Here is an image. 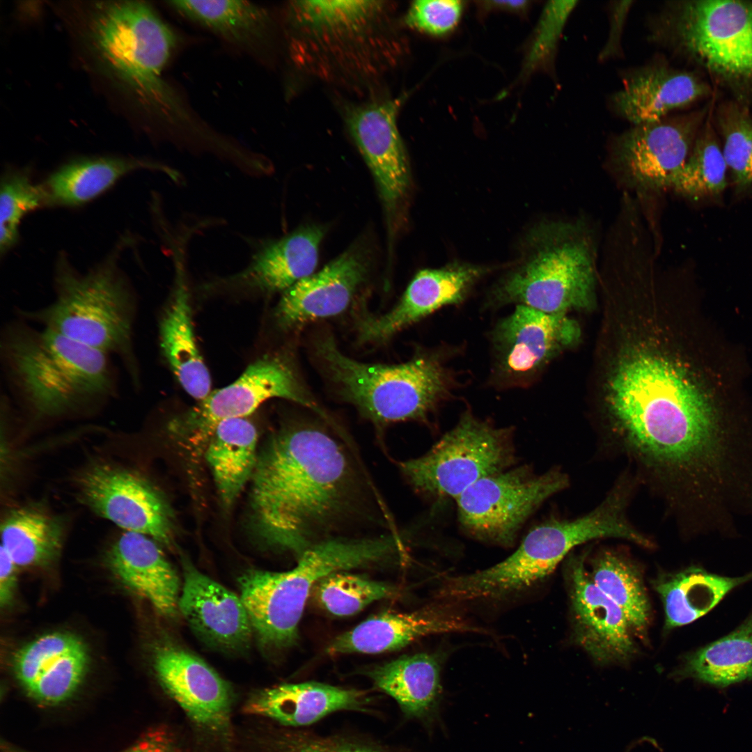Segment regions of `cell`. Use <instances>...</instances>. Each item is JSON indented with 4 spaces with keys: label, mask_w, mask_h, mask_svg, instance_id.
Returning a JSON list of instances; mask_svg holds the SVG:
<instances>
[{
    "label": "cell",
    "mask_w": 752,
    "mask_h": 752,
    "mask_svg": "<svg viewBox=\"0 0 752 752\" xmlns=\"http://www.w3.org/2000/svg\"><path fill=\"white\" fill-rule=\"evenodd\" d=\"M88 663V649L80 638L55 632L21 648L14 656L13 670L29 696L40 703L55 705L75 693Z\"/></svg>",
    "instance_id": "22"
},
{
    "label": "cell",
    "mask_w": 752,
    "mask_h": 752,
    "mask_svg": "<svg viewBox=\"0 0 752 752\" xmlns=\"http://www.w3.org/2000/svg\"><path fill=\"white\" fill-rule=\"evenodd\" d=\"M680 368L639 351L620 363L610 386L611 412L622 441L665 471L689 469L715 447L710 403Z\"/></svg>",
    "instance_id": "2"
},
{
    "label": "cell",
    "mask_w": 752,
    "mask_h": 752,
    "mask_svg": "<svg viewBox=\"0 0 752 752\" xmlns=\"http://www.w3.org/2000/svg\"><path fill=\"white\" fill-rule=\"evenodd\" d=\"M633 1H613L610 6V29L606 43L602 47L598 58L601 61L617 57L620 55L621 39L627 15L632 6Z\"/></svg>",
    "instance_id": "46"
},
{
    "label": "cell",
    "mask_w": 752,
    "mask_h": 752,
    "mask_svg": "<svg viewBox=\"0 0 752 752\" xmlns=\"http://www.w3.org/2000/svg\"><path fill=\"white\" fill-rule=\"evenodd\" d=\"M567 485L566 476L557 470L535 474L522 466L503 471L478 480L456 499L459 522L478 540L510 547L532 513Z\"/></svg>",
    "instance_id": "14"
},
{
    "label": "cell",
    "mask_w": 752,
    "mask_h": 752,
    "mask_svg": "<svg viewBox=\"0 0 752 752\" xmlns=\"http://www.w3.org/2000/svg\"><path fill=\"white\" fill-rule=\"evenodd\" d=\"M677 675L718 687L752 680V613L730 634L688 655Z\"/></svg>",
    "instance_id": "37"
},
{
    "label": "cell",
    "mask_w": 752,
    "mask_h": 752,
    "mask_svg": "<svg viewBox=\"0 0 752 752\" xmlns=\"http://www.w3.org/2000/svg\"><path fill=\"white\" fill-rule=\"evenodd\" d=\"M625 507L620 498L611 494L581 517L536 526L511 555L492 566L495 583L506 593L518 595L550 574L579 545L601 538L630 540L634 530L624 516Z\"/></svg>",
    "instance_id": "13"
},
{
    "label": "cell",
    "mask_w": 752,
    "mask_h": 752,
    "mask_svg": "<svg viewBox=\"0 0 752 752\" xmlns=\"http://www.w3.org/2000/svg\"><path fill=\"white\" fill-rule=\"evenodd\" d=\"M141 168L173 170L134 159L97 157L72 162L52 173L41 184L46 205L77 206L96 198L126 174Z\"/></svg>",
    "instance_id": "34"
},
{
    "label": "cell",
    "mask_w": 752,
    "mask_h": 752,
    "mask_svg": "<svg viewBox=\"0 0 752 752\" xmlns=\"http://www.w3.org/2000/svg\"><path fill=\"white\" fill-rule=\"evenodd\" d=\"M751 578V574L727 577L694 567L658 580L655 588L664 604L666 628L694 622L710 611L730 590Z\"/></svg>",
    "instance_id": "35"
},
{
    "label": "cell",
    "mask_w": 752,
    "mask_h": 752,
    "mask_svg": "<svg viewBox=\"0 0 752 752\" xmlns=\"http://www.w3.org/2000/svg\"><path fill=\"white\" fill-rule=\"evenodd\" d=\"M152 666L163 689L196 724L215 733L227 728L231 688L207 662L180 646L164 644L154 652Z\"/></svg>",
    "instance_id": "20"
},
{
    "label": "cell",
    "mask_w": 752,
    "mask_h": 752,
    "mask_svg": "<svg viewBox=\"0 0 752 752\" xmlns=\"http://www.w3.org/2000/svg\"><path fill=\"white\" fill-rule=\"evenodd\" d=\"M107 561L119 581L146 599L161 616H177L180 581L155 540L123 531L109 548Z\"/></svg>",
    "instance_id": "27"
},
{
    "label": "cell",
    "mask_w": 752,
    "mask_h": 752,
    "mask_svg": "<svg viewBox=\"0 0 752 752\" xmlns=\"http://www.w3.org/2000/svg\"><path fill=\"white\" fill-rule=\"evenodd\" d=\"M46 205L41 185H36L29 173L22 170L5 173L1 182L0 251L1 255L17 242L19 225L29 212Z\"/></svg>",
    "instance_id": "41"
},
{
    "label": "cell",
    "mask_w": 752,
    "mask_h": 752,
    "mask_svg": "<svg viewBox=\"0 0 752 752\" xmlns=\"http://www.w3.org/2000/svg\"><path fill=\"white\" fill-rule=\"evenodd\" d=\"M705 85L694 75L671 68L663 60L631 69L609 105L633 125L659 120L705 94Z\"/></svg>",
    "instance_id": "25"
},
{
    "label": "cell",
    "mask_w": 752,
    "mask_h": 752,
    "mask_svg": "<svg viewBox=\"0 0 752 752\" xmlns=\"http://www.w3.org/2000/svg\"><path fill=\"white\" fill-rule=\"evenodd\" d=\"M123 752H178L173 742L160 733H150Z\"/></svg>",
    "instance_id": "48"
},
{
    "label": "cell",
    "mask_w": 752,
    "mask_h": 752,
    "mask_svg": "<svg viewBox=\"0 0 752 752\" xmlns=\"http://www.w3.org/2000/svg\"><path fill=\"white\" fill-rule=\"evenodd\" d=\"M394 8L386 1H290L284 19L289 57L322 80L369 84L400 56Z\"/></svg>",
    "instance_id": "4"
},
{
    "label": "cell",
    "mask_w": 752,
    "mask_h": 752,
    "mask_svg": "<svg viewBox=\"0 0 752 752\" xmlns=\"http://www.w3.org/2000/svg\"><path fill=\"white\" fill-rule=\"evenodd\" d=\"M324 229L298 228L260 245L242 269L220 281L226 285L258 292H284L313 274Z\"/></svg>",
    "instance_id": "28"
},
{
    "label": "cell",
    "mask_w": 752,
    "mask_h": 752,
    "mask_svg": "<svg viewBox=\"0 0 752 752\" xmlns=\"http://www.w3.org/2000/svg\"><path fill=\"white\" fill-rule=\"evenodd\" d=\"M363 692L318 682L282 684L256 692L245 711L291 728L311 725L343 710L366 711Z\"/></svg>",
    "instance_id": "30"
},
{
    "label": "cell",
    "mask_w": 752,
    "mask_h": 752,
    "mask_svg": "<svg viewBox=\"0 0 752 752\" xmlns=\"http://www.w3.org/2000/svg\"><path fill=\"white\" fill-rule=\"evenodd\" d=\"M171 246L175 268L170 301L159 323L161 351L184 390L199 401L211 392V378L198 349L191 321L184 246Z\"/></svg>",
    "instance_id": "29"
},
{
    "label": "cell",
    "mask_w": 752,
    "mask_h": 752,
    "mask_svg": "<svg viewBox=\"0 0 752 752\" xmlns=\"http://www.w3.org/2000/svg\"><path fill=\"white\" fill-rule=\"evenodd\" d=\"M514 459L512 430L467 410L429 451L400 462L399 468L418 493L456 499L478 480L506 470Z\"/></svg>",
    "instance_id": "11"
},
{
    "label": "cell",
    "mask_w": 752,
    "mask_h": 752,
    "mask_svg": "<svg viewBox=\"0 0 752 752\" xmlns=\"http://www.w3.org/2000/svg\"><path fill=\"white\" fill-rule=\"evenodd\" d=\"M595 251L579 222L545 221L524 235L512 265L492 287L491 307L522 305L550 314L589 301Z\"/></svg>",
    "instance_id": "7"
},
{
    "label": "cell",
    "mask_w": 752,
    "mask_h": 752,
    "mask_svg": "<svg viewBox=\"0 0 752 752\" xmlns=\"http://www.w3.org/2000/svg\"><path fill=\"white\" fill-rule=\"evenodd\" d=\"M281 398L325 414L304 389L283 357L267 354L251 363L230 384L207 397L168 424L171 434L195 457L204 454L212 432L221 422L246 418L264 402Z\"/></svg>",
    "instance_id": "12"
},
{
    "label": "cell",
    "mask_w": 752,
    "mask_h": 752,
    "mask_svg": "<svg viewBox=\"0 0 752 752\" xmlns=\"http://www.w3.org/2000/svg\"><path fill=\"white\" fill-rule=\"evenodd\" d=\"M593 583L625 615L632 632L644 634L650 620V604L641 576L623 558L606 551L593 564Z\"/></svg>",
    "instance_id": "38"
},
{
    "label": "cell",
    "mask_w": 752,
    "mask_h": 752,
    "mask_svg": "<svg viewBox=\"0 0 752 752\" xmlns=\"http://www.w3.org/2000/svg\"><path fill=\"white\" fill-rule=\"evenodd\" d=\"M529 6L528 1H487L480 2L483 10H506L524 13Z\"/></svg>",
    "instance_id": "49"
},
{
    "label": "cell",
    "mask_w": 752,
    "mask_h": 752,
    "mask_svg": "<svg viewBox=\"0 0 752 752\" xmlns=\"http://www.w3.org/2000/svg\"><path fill=\"white\" fill-rule=\"evenodd\" d=\"M698 123L690 114L632 125L612 140L611 160L634 187H671L691 153Z\"/></svg>",
    "instance_id": "17"
},
{
    "label": "cell",
    "mask_w": 752,
    "mask_h": 752,
    "mask_svg": "<svg viewBox=\"0 0 752 752\" xmlns=\"http://www.w3.org/2000/svg\"><path fill=\"white\" fill-rule=\"evenodd\" d=\"M480 632L456 613L441 609L411 613L384 611L335 638L327 652L333 655L377 654L401 649L429 635Z\"/></svg>",
    "instance_id": "26"
},
{
    "label": "cell",
    "mask_w": 752,
    "mask_h": 752,
    "mask_svg": "<svg viewBox=\"0 0 752 752\" xmlns=\"http://www.w3.org/2000/svg\"><path fill=\"white\" fill-rule=\"evenodd\" d=\"M491 270L489 266L459 261L420 270L391 311L379 316L366 314L359 319L360 340L384 341L439 308L462 303Z\"/></svg>",
    "instance_id": "18"
},
{
    "label": "cell",
    "mask_w": 752,
    "mask_h": 752,
    "mask_svg": "<svg viewBox=\"0 0 752 752\" xmlns=\"http://www.w3.org/2000/svg\"><path fill=\"white\" fill-rule=\"evenodd\" d=\"M265 752H391L371 741L341 735H320L284 726L266 739Z\"/></svg>",
    "instance_id": "42"
},
{
    "label": "cell",
    "mask_w": 752,
    "mask_h": 752,
    "mask_svg": "<svg viewBox=\"0 0 752 752\" xmlns=\"http://www.w3.org/2000/svg\"><path fill=\"white\" fill-rule=\"evenodd\" d=\"M723 154L735 182L740 188L752 186V123L742 114L723 121Z\"/></svg>",
    "instance_id": "44"
},
{
    "label": "cell",
    "mask_w": 752,
    "mask_h": 752,
    "mask_svg": "<svg viewBox=\"0 0 752 752\" xmlns=\"http://www.w3.org/2000/svg\"><path fill=\"white\" fill-rule=\"evenodd\" d=\"M315 347L341 396L377 425L425 421L456 386L455 375L441 350L418 354L403 363L384 365L348 357L329 336L318 340Z\"/></svg>",
    "instance_id": "8"
},
{
    "label": "cell",
    "mask_w": 752,
    "mask_h": 752,
    "mask_svg": "<svg viewBox=\"0 0 752 752\" xmlns=\"http://www.w3.org/2000/svg\"><path fill=\"white\" fill-rule=\"evenodd\" d=\"M79 500L125 531L141 533L171 547L173 515L160 492L138 473L109 462H96L76 478Z\"/></svg>",
    "instance_id": "15"
},
{
    "label": "cell",
    "mask_w": 752,
    "mask_h": 752,
    "mask_svg": "<svg viewBox=\"0 0 752 752\" xmlns=\"http://www.w3.org/2000/svg\"><path fill=\"white\" fill-rule=\"evenodd\" d=\"M113 357L17 317L0 332L6 393L36 420L91 413L116 398Z\"/></svg>",
    "instance_id": "3"
},
{
    "label": "cell",
    "mask_w": 752,
    "mask_h": 752,
    "mask_svg": "<svg viewBox=\"0 0 752 752\" xmlns=\"http://www.w3.org/2000/svg\"><path fill=\"white\" fill-rule=\"evenodd\" d=\"M515 306L490 333V380L502 389L529 386L572 334L571 323L563 314Z\"/></svg>",
    "instance_id": "16"
},
{
    "label": "cell",
    "mask_w": 752,
    "mask_h": 752,
    "mask_svg": "<svg viewBox=\"0 0 752 752\" xmlns=\"http://www.w3.org/2000/svg\"><path fill=\"white\" fill-rule=\"evenodd\" d=\"M727 164L714 135L708 129L695 140L685 164L671 188L691 198L720 194L726 186Z\"/></svg>",
    "instance_id": "39"
},
{
    "label": "cell",
    "mask_w": 752,
    "mask_h": 752,
    "mask_svg": "<svg viewBox=\"0 0 752 752\" xmlns=\"http://www.w3.org/2000/svg\"><path fill=\"white\" fill-rule=\"evenodd\" d=\"M402 100V97L371 100L345 112L347 128L389 208L405 197L410 185L409 162L397 122Z\"/></svg>",
    "instance_id": "19"
},
{
    "label": "cell",
    "mask_w": 752,
    "mask_h": 752,
    "mask_svg": "<svg viewBox=\"0 0 752 752\" xmlns=\"http://www.w3.org/2000/svg\"><path fill=\"white\" fill-rule=\"evenodd\" d=\"M17 567L8 554L1 547L0 603L2 607L8 605L13 597L17 581Z\"/></svg>",
    "instance_id": "47"
},
{
    "label": "cell",
    "mask_w": 752,
    "mask_h": 752,
    "mask_svg": "<svg viewBox=\"0 0 752 752\" xmlns=\"http://www.w3.org/2000/svg\"><path fill=\"white\" fill-rule=\"evenodd\" d=\"M63 534L61 518L39 507L22 506L3 519L1 547L18 567L44 566L58 556Z\"/></svg>",
    "instance_id": "36"
},
{
    "label": "cell",
    "mask_w": 752,
    "mask_h": 752,
    "mask_svg": "<svg viewBox=\"0 0 752 752\" xmlns=\"http://www.w3.org/2000/svg\"><path fill=\"white\" fill-rule=\"evenodd\" d=\"M117 256H109L85 273L61 256L54 271L53 300L38 308H17L16 313L30 323L117 358L137 390L140 372L134 343L136 299Z\"/></svg>",
    "instance_id": "6"
},
{
    "label": "cell",
    "mask_w": 752,
    "mask_h": 752,
    "mask_svg": "<svg viewBox=\"0 0 752 752\" xmlns=\"http://www.w3.org/2000/svg\"><path fill=\"white\" fill-rule=\"evenodd\" d=\"M649 39L686 52L720 72L752 75V6L745 2L667 3L651 17Z\"/></svg>",
    "instance_id": "10"
},
{
    "label": "cell",
    "mask_w": 752,
    "mask_h": 752,
    "mask_svg": "<svg viewBox=\"0 0 752 752\" xmlns=\"http://www.w3.org/2000/svg\"><path fill=\"white\" fill-rule=\"evenodd\" d=\"M182 565L184 583L178 608L191 628L206 643L223 650L249 646L253 632L240 597L184 557Z\"/></svg>",
    "instance_id": "23"
},
{
    "label": "cell",
    "mask_w": 752,
    "mask_h": 752,
    "mask_svg": "<svg viewBox=\"0 0 752 752\" xmlns=\"http://www.w3.org/2000/svg\"><path fill=\"white\" fill-rule=\"evenodd\" d=\"M463 3L455 0H419L409 6L404 17L411 29L434 36L451 32L458 24Z\"/></svg>",
    "instance_id": "45"
},
{
    "label": "cell",
    "mask_w": 752,
    "mask_h": 752,
    "mask_svg": "<svg viewBox=\"0 0 752 752\" xmlns=\"http://www.w3.org/2000/svg\"><path fill=\"white\" fill-rule=\"evenodd\" d=\"M368 269L361 250L345 251L318 273L283 292L275 313L279 324L292 327L341 313L364 281Z\"/></svg>",
    "instance_id": "24"
},
{
    "label": "cell",
    "mask_w": 752,
    "mask_h": 752,
    "mask_svg": "<svg viewBox=\"0 0 752 752\" xmlns=\"http://www.w3.org/2000/svg\"><path fill=\"white\" fill-rule=\"evenodd\" d=\"M583 556L570 562V597L576 641L597 664L629 661L636 651L632 629L620 608L592 581Z\"/></svg>",
    "instance_id": "21"
},
{
    "label": "cell",
    "mask_w": 752,
    "mask_h": 752,
    "mask_svg": "<svg viewBox=\"0 0 752 752\" xmlns=\"http://www.w3.org/2000/svg\"><path fill=\"white\" fill-rule=\"evenodd\" d=\"M357 565L352 547L332 539L308 548L290 570H246L238 579L240 598L262 646L279 650L295 644L299 621L315 585L330 573L355 568Z\"/></svg>",
    "instance_id": "9"
},
{
    "label": "cell",
    "mask_w": 752,
    "mask_h": 752,
    "mask_svg": "<svg viewBox=\"0 0 752 752\" xmlns=\"http://www.w3.org/2000/svg\"><path fill=\"white\" fill-rule=\"evenodd\" d=\"M368 675L397 703L407 718L428 720L437 708L441 691V666L434 655L402 656L375 667Z\"/></svg>",
    "instance_id": "32"
},
{
    "label": "cell",
    "mask_w": 752,
    "mask_h": 752,
    "mask_svg": "<svg viewBox=\"0 0 752 752\" xmlns=\"http://www.w3.org/2000/svg\"><path fill=\"white\" fill-rule=\"evenodd\" d=\"M313 591L318 604L327 612L336 616H348L377 600L389 597L393 590L384 582L338 571L319 580Z\"/></svg>",
    "instance_id": "40"
},
{
    "label": "cell",
    "mask_w": 752,
    "mask_h": 752,
    "mask_svg": "<svg viewBox=\"0 0 752 752\" xmlns=\"http://www.w3.org/2000/svg\"><path fill=\"white\" fill-rule=\"evenodd\" d=\"M257 442V429L246 418L221 422L208 440L204 455L225 507L234 503L252 477Z\"/></svg>",
    "instance_id": "33"
},
{
    "label": "cell",
    "mask_w": 752,
    "mask_h": 752,
    "mask_svg": "<svg viewBox=\"0 0 752 752\" xmlns=\"http://www.w3.org/2000/svg\"><path fill=\"white\" fill-rule=\"evenodd\" d=\"M169 7L226 42L262 57L271 45L273 22L261 6L241 0L171 1Z\"/></svg>",
    "instance_id": "31"
},
{
    "label": "cell",
    "mask_w": 752,
    "mask_h": 752,
    "mask_svg": "<svg viewBox=\"0 0 752 752\" xmlns=\"http://www.w3.org/2000/svg\"><path fill=\"white\" fill-rule=\"evenodd\" d=\"M251 480L254 532L267 546L298 557L367 515L373 492L341 440L310 423L274 434Z\"/></svg>",
    "instance_id": "1"
},
{
    "label": "cell",
    "mask_w": 752,
    "mask_h": 752,
    "mask_svg": "<svg viewBox=\"0 0 752 752\" xmlns=\"http://www.w3.org/2000/svg\"><path fill=\"white\" fill-rule=\"evenodd\" d=\"M79 32L100 70L140 107L173 126L198 130L162 77L176 47L173 29L148 3L97 1L84 6Z\"/></svg>",
    "instance_id": "5"
},
{
    "label": "cell",
    "mask_w": 752,
    "mask_h": 752,
    "mask_svg": "<svg viewBox=\"0 0 752 752\" xmlns=\"http://www.w3.org/2000/svg\"><path fill=\"white\" fill-rule=\"evenodd\" d=\"M578 1H551L545 5L528 54L525 70L531 72L551 64L563 31Z\"/></svg>",
    "instance_id": "43"
}]
</instances>
